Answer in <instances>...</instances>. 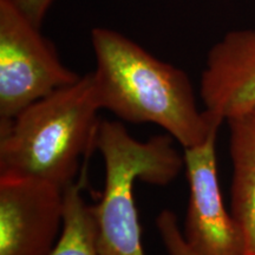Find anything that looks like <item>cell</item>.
<instances>
[{
    "label": "cell",
    "instance_id": "6da1fadb",
    "mask_svg": "<svg viewBox=\"0 0 255 255\" xmlns=\"http://www.w3.org/2000/svg\"><path fill=\"white\" fill-rule=\"evenodd\" d=\"M92 71L102 109L130 123H154L186 148L202 144L223 123L201 111L183 70L107 27L91 31Z\"/></svg>",
    "mask_w": 255,
    "mask_h": 255
},
{
    "label": "cell",
    "instance_id": "52a82bcc",
    "mask_svg": "<svg viewBox=\"0 0 255 255\" xmlns=\"http://www.w3.org/2000/svg\"><path fill=\"white\" fill-rule=\"evenodd\" d=\"M200 97L207 113L223 122L255 107V27L229 31L210 47Z\"/></svg>",
    "mask_w": 255,
    "mask_h": 255
},
{
    "label": "cell",
    "instance_id": "30bf717a",
    "mask_svg": "<svg viewBox=\"0 0 255 255\" xmlns=\"http://www.w3.org/2000/svg\"><path fill=\"white\" fill-rule=\"evenodd\" d=\"M156 228L168 255H197L184 241L178 219L174 212L162 210L156 218Z\"/></svg>",
    "mask_w": 255,
    "mask_h": 255
},
{
    "label": "cell",
    "instance_id": "3957f363",
    "mask_svg": "<svg viewBox=\"0 0 255 255\" xmlns=\"http://www.w3.org/2000/svg\"><path fill=\"white\" fill-rule=\"evenodd\" d=\"M170 135L138 141L122 123L101 121L96 149L104 158L105 184L101 201L94 206L102 255H145L141 240L133 183L137 180L164 187L184 168L183 156Z\"/></svg>",
    "mask_w": 255,
    "mask_h": 255
},
{
    "label": "cell",
    "instance_id": "8fae6325",
    "mask_svg": "<svg viewBox=\"0 0 255 255\" xmlns=\"http://www.w3.org/2000/svg\"><path fill=\"white\" fill-rule=\"evenodd\" d=\"M33 24L41 27L45 15L55 0H11Z\"/></svg>",
    "mask_w": 255,
    "mask_h": 255
},
{
    "label": "cell",
    "instance_id": "ba28073f",
    "mask_svg": "<svg viewBox=\"0 0 255 255\" xmlns=\"http://www.w3.org/2000/svg\"><path fill=\"white\" fill-rule=\"evenodd\" d=\"M232 159V214L246 242V255H255V107L226 121Z\"/></svg>",
    "mask_w": 255,
    "mask_h": 255
},
{
    "label": "cell",
    "instance_id": "9c48e42d",
    "mask_svg": "<svg viewBox=\"0 0 255 255\" xmlns=\"http://www.w3.org/2000/svg\"><path fill=\"white\" fill-rule=\"evenodd\" d=\"M83 182L72 183L64 190V225L50 255H102L94 206L83 197Z\"/></svg>",
    "mask_w": 255,
    "mask_h": 255
},
{
    "label": "cell",
    "instance_id": "277c9868",
    "mask_svg": "<svg viewBox=\"0 0 255 255\" xmlns=\"http://www.w3.org/2000/svg\"><path fill=\"white\" fill-rule=\"evenodd\" d=\"M51 41L11 0H0V122L78 82Z\"/></svg>",
    "mask_w": 255,
    "mask_h": 255
},
{
    "label": "cell",
    "instance_id": "5b68a950",
    "mask_svg": "<svg viewBox=\"0 0 255 255\" xmlns=\"http://www.w3.org/2000/svg\"><path fill=\"white\" fill-rule=\"evenodd\" d=\"M218 130L202 144L184 149L189 202L181 231L184 241L197 255H246L244 233L232 212L226 209L220 189Z\"/></svg>",
    "mask_w": 255,
    "mask_h": 255
},
{
    "label": "cell",
    "instance_id": "7a4b0ae2",
    "mask_svg": "<svg viewBox=\"0 0 255 255\" xmlns=\"http://www.w3.org/2000/svg\"><path fill=\"white\" fill-rule=\"evenodd\" d=\"M102 110L92 72L0 122V176L30 177L65 190L96 149Z\"/></svg>",
    "mask_w": 255,
    "mask_h": 255
},
{
    "label": "cell",
    "instance_id": "8992f818",
    "mask_svg": "<svg viewBox=\"0 0 255 255\" xmlns=\"http://www.w3.org/2000/svg\"><path fill=\"white\" fill-rule=\"evenodd\" d=\"M63 225V189L37 178L0 176V255H50Z\"/></svg>",
    "mask_w": 255,
    "mask_h": 255
}]
</instances>
